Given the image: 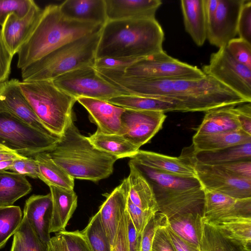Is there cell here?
I'll use <instances>...</instances> for the list:
<instances>
[{
	"instance_id": "cell-1",
	"label": "cell",
	"mask_w": 251,
	"mask_h": 251,
	"mask_svg": "<svg viewBox=\"0 0 251 251\" xmlns=\"http://www.w3.org/2000/svg\"><path fill=\"white\" fill-rule=\"evenodd\" d=\"M97 71L126 95L169 100L181 107L184 112H206L223 106L249 102L209 75L199 79H141L126 75L124 70Z\"/></svg>"
},
{
	"instance_id": "cell-2",
	"label": "cell",
	"mask_w": 251,
	"mask_h": 251,
	"mask_svg": "<svg viewBox=\"0 0 251 251\" xmlns=\"http://www.w3.org/2000/svg\"><path fill=\"white\" fill-rule=\"evenodd\" d=\"M164 40L155 18L107 21L100 29L95 59L145 57L163 51Z\"/></svg>"
},
{
	"instance_id": "cell-3",
	"label": "cell",
	"mask_w": 251,
	"mask_h": 251,
	"mask_svg": "<svg viewBox=\"0 0 251 251\" xmlns=\"http://www.w3.org/2000/svg\"><path fill=\"white\" fill-rule=\"evenodd\" d=\"M53 162L75 179L97 182L109 177L117 157L96 148L82 135L73 118L54 148L48 151Z\"/></svg>"
},
{
	"instance_id": "cell-4",
	"label": "cell",
	"mask_w": 251,
	"mask_h": 251,
	"mask_svg": "<svg viewBox=\"0 0 251 251\" xmlns=\"http://www.w3.org/2000/svg\"><path fill=\"white\" fill-rule=\"evenodd\" d=\"M100 25L70 20L61 13L59 5L50 4L42 10L32 33L18 52L21 70L54 50L100 30Z\"/></svg>"
},
{
	"instance_id": "cell-5",
	"label": "cell",
	"mask_w": 251,
	"mask_h": 251,
	"mask_svg": "<svg viewBox=\"0 0 251 251\" xmlns=\"http://www.w3.org/2000/svg\"><path fill=\"white\" fill-rule=\"evenodd\" d=\"M129 162L150 184L159 212L168 220L186 213L199 214L203 217L205 190L197 176H179L158 171L130 158Z\"/></svg>"
},
{
	"instance_id": "cell-6",
	"label": "cell",
	"mask_w": 251,
	"mask_h": 251,
	"mask_svg": "<svg viewBox=\"0 0 251 251\" xmlns=\"http://www.w3.org/2000/svg\"><path fill=\"white\" fill-rule=\"evenodd\" d=\"M101 28L54 50L21 69L22 81L52 80L74 70L93 66Z\"/></svg>"
},
{
	"instance_id": "cell-7",
	"label": "cell",
	"mask_w": 251,
	"mask_h": 251,
	"mask_svg": "<svg viewBox=\"0 0 251 251\" xmlns=\"http://www.w3.org/2000/svg\"><path fill=\"white\" fill-rule=\"evenodd\" d=\"M21 91L43 125L60 137L73 118L76 99L57 87L52 80L19 81Z\"/></svg>"
},
{
	"instance_id": "cell-8",
	"label": "cell",
	"mask_w": 251,
	"mask_h": 251,
	"mask_svg": "<svg viewBox=\"0 0 251 251\" xmlns=\"http://www.w3.org/2000/svg\"><path fill=\"white\" fill-rule=\"evenodd\" d=\"M60 137L30 127L10 112L0 108V145L26 157L49 151Z\"/></svg>"
},
{
	"instance_id": "cell-9",
	"label": "cell",
	"mask_w": 251,
	"mask_h": 251,
	"mask_svg": "<svg viewBox=\"0 0 251 251\" xmlns=\"http://www.w3.org/2000/svg\"><path fill=\"white\" fill-rule=\"evenodd\" d=\"M123 72L141 79H199L206 76L197 67L172 57L164 50L138 59Z\"/></svg>"
},
{
	"instance_id": "cell-10",
	"label": "cell",
	"mask_w": 251,
	"mask_h": 251,
	"mask_svg": "<svg viewBox=\"0 0 251 251\" xmlns=\"http://www.w3.org/2000/svg\"><path fill=\"white\" fill-rule=\"evenodd\" d=\"M52 81L57 87L75 99L85 97L107 100L126 95L102 77L93 66L74 70Z\"/></svg>"
},
{
	"instance_id": "cell-11",
	"label": "cell",
	"mask_w": 251,
	"mask_h": 251,
	"mask_svg": "<svg viewBox=\"0 0 251 251\" xmlns=\"http://www.w3.org/2000/svg\"><path fill=\"white\" fill-rule=\"evenodd\" d=\"M201 70L251 102V69L237 61L226 46L212 53L209 63Z\"/></svg>"
},
{
	"instance_id": "cell-12",
	"label": "cell",
	"mask_w": 251,
	"mask_h": 251,
	"mask_svg": "<svg viewBox=\"0 0 251 251\" xmlns=\"http://www.w3.org/2000/svg\"><path fill=\"white\" fill-rule=\"evenodd\" d=\"M166 117L160 111L125 109L118 134L139 149L162 128Z\"/></svg>"
},
{
	"instance_id": "cell-13",
	"label": "cell",
	"mask_w": 251,
	"mask_h": 251,
	"mask_svg": "<svg viewBox=\"0 0 251 251\" xmlns=\"http://www.w3.org/2000/svg\"><path fill=\"white\" fill-rule=\"evenodd\" d=\"M179 157L193 166L205 190L217 191L237 199L251 198V179L237 178L214 166Z\"/></svg>"
},
{
	"instance_id": "cell-14",
	"label": "cell",
	"mask_w": 251,
	"mask_h": 251,
	"mask_svg": "<svg viewBox=\"0 0 251 251\" xmlns=\"http://www.w3.org/2000/svg\"><path fill=\"white\" fill-rule=\"evenodd\" d=\"M244 0H219L213 18L207 23V38L219 49L237 35V24Z\"/></svg>"
},
{
	"instance_id": "cell-15",
	"label": "cell",
	"mask_w": 251,
	"mask_h": 251,
	"mask_svg": "<svg viewBox=\"0 0 251 251\" xmlns=\"http://www.w3.org/2000/svg\"><path fill=\"white\" fill-rule=\"evenodd\" d=\"M19 81L11 79L0 83V108L12 114L33 128L55 135L43 125L34 112L21 91Z\"/></svg>"
},
{
	"instance_id": "cell-16",
	"label": "cell",
	"mask_w": 251,
	"mask_h": 251,
	"mask_svg": "<svg viewBox=\"0 0 251 251\" xmlns=\"http://www.w3.org/2000/svg\"><path fill=\"white\" fill-rule=\"evenodd\" d=\"M203 218L207 222L233 218H251V198L237 199L205 190Z\"/></svg>"
},
{
	"instance_id": "cell-17",
	"label": "cell",
	"mask_w": 251,
	"mask_h": 251,
	"mask_svg": "<svg viewBox=\"0 0 251 251\" xmlns=\"http://www.w3.org/2000/svg\"><path fill=\"white\" fill-rule=\"evenodd\" d=\"M42 13V10L34 2L24 17L11 13L6 18L0 31L4 43L13 56L30 36Z\"/></svg>"
},
{
	"instance_id": "cell-18",
	"label": "cell",
	"mask_w": 251,
	"mask_h": 251,
	"mask_svg": "<svg viewBox=\"0 0 251 251\" xmlns=\"http://www.w3.org/2000/svg\"><path fill=\"white\" fill-rule=\"evenodd\" d=\"M104 195L106 199L98 212L103 228L112 245L119 224L126 210L128 188L126 178L110 193Z\"/></svg>"
},
{
	"instance_id": "cell-19",
	"label": "cell",
	"mask_w": 251,
	"mask_h": 251,
	"mask_svg": "<svg viewBox=\"0 0 251 251\" xmlns=\"http://www.w3.org/2000/svg\"><path fill=\"white\" fill-rule=\"evenodd\" d=\"M76 100L87 110L91 122L97 125V130L107 134H119L125 108L94 98L79 97Z\"/></svg>"
},
{
	"instance_id": "cell-20",
	"label": "cell",
	"mask_w": 251,
	"mask_h": 251,
	"mask_svg": "<svg viewBox=\"0 0 251 251\" xmlns=\"http://www.w3.org/2000/svg\"><path fill=\"white\" fill-rule=\"evenodd\" d=\"M52 215L50 193L33 195L25 201L24 216L39 239L48 245L50 240V227Z\"/></svg>"
},
{
	"instance_id": "cell-21",
	"label": "cell",
	"mask_w": 251,
	"mask_h": 251,
	"mask_svg": "<svg viewBox=\"0 0 251 251\" xmlns=\"http://www.w3.org/2000/svg\"><path fill=\"white\" fill-rule=\"evenodd\" d=\"M107 21L152 19L162 4L160 0H104Z\"/></svg>"
},
{
	"instance_id": "cell-22",
	"label": "cell",
	"mask_w": 251,
	"mask_h": 251,
	"mask_svg": "<svg viewBox=\"0 0 251 251\" xmlns=\"http://www.w3.org/2000/svg\"><path fill=\"white\" fill-rule=\"evenodd\" d=\"M52 200L50 233L66 230L68 222L77 207V196L74 189L49 186Z\"/></svg>"
},
{
	"instance_id": "cell-23",
	"label": "cell",
	"mask_w": 251,
	"mask_h": 251,
	"mask_svg": "<svg viewBox=\"0 0 251 251\" xmlns=\"http://www.w3.org/2000/svg\"><path fill=\"white\" fill-rule=\"evenodd\" d=\"M179 156L211 166L251 160V142L212 151L195 152L189 147L183 149Z\"/></svg>"
},
{
	"instance_id": "cell-24",
	"label": "cell",
	"mask_w": 251,
	"mask_h": 251,
	"mask_svg": "<svg viewBox=\"0 0 251 251\" xmlns=\"http://www.w3.org/2000/svg\"><path fill=\"white\" fill-rule=\"evenodd\" d=\"M130 158L145 166L165 173L181 177H196L193 166L179 157H171L139 150Z\"/></svg>"
},
{
	"instance_id": "cell-25",
	"label": "cell",
	"mask_w": 251,
	"mask_h": 251,
	"mask_svg": "<svg viewBox=\"0 0 251 251\" xmlns=\"http://www.w3.org/2000/svg\"><path fill=\"white\" fill-rule=\"evenodd\" d=\"M58 5L67 19L101 25L107 22L104 0H66Z\"/></svg>"
},
{
	"instance_id": "cell-26",
	"label": "cell",
	"mask_w": 251,
	"mask_h": 251,
	"mask_svg": "<svg viewBox=\"0 0 251 251\" xmlns=\"http://www.w3.org/2000/svg\"><path fill=\"white\" fill-rule=\"evenodd\" d=\"M234 106H223L206 111L202 122L196 129L195 135H209L241 130Z\"/></svg>"
},
{
	"instance_id": "cell-27",
	"label": "cell",
	"mask_w": 251,
	"mask_h": 251,
	"mask_svg": "<svg viewBox=\"0 0 251 251\" xmlns=\"http://www.w3.org/2000/svg\"><path fill=\"white\" fill-rule=\"evenodd\" d=\"M180 3L185 29L194 43L202 46L207 38L204 0H182Z\"/></svg>"
},
{
	"instance_id": "cell-28",
	"label": "cell",
	"mask_w": 251,
	"mask_h": 251,
	"mask_svg": "<svg viewBox=\"0 0 251 251\" xmlns=\"http://www.w3.org/2000/svg\"><path fill=\"white\" fill-rule=\"evenodd\" d=\"M130 172L126 178L128 197L136 206L144 211L159 212L152 188L142 174L129 162Z\"/></svg>"
},
{
	"instance_id": "cell-29",
	"label": "cell",
	"mask_w": 251,
	"mask_h": 251,
	"mask_svg": "<svg viewBox=\"0 0 251 251\" xmlns=\"http://www.w3.org/2000/svg\"><path fill=\"white\" fill-rule=\"evenodd\" d=\"M251 142V135L242 130L204 135L193 136L190 146L195 152L212 151Z\"/></svg>"
},
{
	"instance_id": "cell-30",
	"label": "cell",
	"mask_w": 251,
	"mask_h": 251,
	"mask_svg": "<svg viewBox=\"0 0 251 251\" xmlns=\"http://www.w3.org/2000/svg\"><path fill=\"white\" fill-rule=\"evenodd\" d=\"M107 102L125 109L160 111L184 112L183 109L174 102L161 99L122 95L114 97Z\"/></svg>"
},
{
	"instance_id": "cell-31",
	"label": "cell",
	"mask_w": 251,
	"mask_h": 251,
	"mask_svg": "<svg viewBox=\"0 0 251 251\" xmlns=\"http://www.w3.org/2000/svg\"><path fill=\"white\" fill-rule=\"evenodd\" d=\"M31 189L25 176L13 172L0 171V206L13 205Z\"/></svg>"
},
{
	"instance_id": "cell-32",
	"label": "cell",
	"mask_w": 251,
	"mask_h": 251,
	"mask_svg": "<svg viewBox=\"0 0 251 251\" xmlns=\"http://www.w3.org/2000/svg\"><path fill=\"white\" fill-rule=\"evenodd\" d=\"M87 138L96 148L116 156L118 159L130 158L139 150L119 134H107L97 130Z\"/></svg>"
},
{
	"instance_id": "cell-33",
	"label": "cell",
	"mask_w": 251,
	"mask_h": 251,
	"mask_svg": "<svg viewBox=\"0 0 251 251\" xmlns=\"http://www.w3.org/2000/svg\"><path fill=\"white\" fill-rule=\"evenodd\" d=\"M32 157L38 164V178L48 186L74 189V179L53 162L47 151L38 153Z\"/></svg>"
},
{
	"instance_id": "cell-34",
	"label": "cell",
	"mask_w": 251,
	"mask_h": 251,
	"mask_svg": "<svg viewBox=\"0 0 251 251\" xmlns=\"http://www.w3.org/2000/svg\"><path fill=\"white\" fill-rule=\"evenodd\" d=\"M202 218L199 214L186 213L168 220V226L181 239L201 250Z\"/></svg>"
},
{
	"instance_id": "cell-35",
	"label": "cell",
	"mask_w": 251,
	"mask_h": 251,
	"mask_svg": "<svg viewBox=\"0 0 251 251\" xmlns=\"http://www.w3.org/2000/svg\"><path fill=\"white\" fill-rule=\"evenodd\" d=\"M201 251H251L242 244L224 235L202 218Z\"/></svg>"
},
{
	"instance_id": "cell-36",
	"label": "cell",
	"mask_w": 251,
	"mask_h": 251,
	"mask_svg": "<svg viewBox=\"0 0 251 251\" xmlns=\"http://www.w3.org/2000/svg\"><path fill=\"white\" fill-rule=\"evenodd\" d=\"M208 223L227 237L251 250V218H228Z\"/></svg>"
},
{
	"instance_id": "cell-37",
	"label": "cell",
	"mask_w": 251,
	"mask_h": 251,
	"mask_svg": "<svg viewBox=\"0 0 251 251\" xmlns=\"http://www.w3.org/2000/svg\"><path fill=\"white\" fill-rule=\"evenodd\" d=\"M13 235L11 251H48V245L39 239L24 216Z\"/></svg>"
},
{
	"instance_id": "cell-38",
	"label": "cell",
	"mask_w": 251,
	"mask_h": 251,
	"mask_svg": "<svg viewBox=\"0 0 251 251\" xmlns=\"http://www.w3.org/2000/svg\"><path fill=\"white\" fill-rule=\"evenodd\" d=\"M81 232L93 251H112V245L103 228L98 211L90 218L88 225Z\"/></svg>"
},
{
	"instance_id": "cell-39",
	"label": "cell",
	"mask_w": 251,
	"mask_h": 251,
	"mask_svg": "<svg viewBox=\"0 0 251 251\" xmlns=\"http://www.w3.org/2000/svg\"><path fill=\"white\" fill-rule=\"evenodd\" d=\"M23 217L18 206H0V248L15 234L21 225Z\"/></svg>"
},
{
	"instance_id": "cell-40",
	"label": "cell",
	"mask_w": 251,
	"mask_h": 251,
	"mask_svg": "<svg viewBox=\"0 0 251 251\" xmlns=\"http://www.w3.org/2000/svg\"><path fill=\"white\" fill-rule=\"evenodd\" d=\"M34 2L33 0H0V25L11 13L20 18L25 16Z\"/></svg>"
},
{
	"instance_id": "cell-41",
	"label": "cell",
	"mask_w": 251,
	"mask_h": 251,
	"mask_svg": "<svg viewBox=\"0 0 251 251\" xmlns=\"http://www.w3.org/2000/svg\"><path fill=\"white\" fill-rule=\"evenodd\" d=\"M168 221L167 218L159 212L151 216L141 233L140 251H151L157 228L166 224Z\"/></svg>"
},
{
	"instance_id": "cell-42",
	"label": "cell",
	"mask_w": 251,
	"mask_h": 251,
	"mask_svg": "<svg viewBox=\"0 0 251 251\" xmlns=\"http://www.w3.org/2000/svg\"><path fill=\"white\" fill-rule=\"evenodd\" d=\"M226 47L239 62L251 69V44L240 38L230 40Z\"/></svg>"
},
{
	"instance_id": "cell-43",
	"label": "cell",
	"mask_w": 251,
	"mask_h": 251,
	"mask_svg": "<svg viewBox=\"0 0 251 251\" xmlns=\"http://www.w3.org/2000/svg\"><path fill=\"white\" fill-rule=\"evenodd\" d=\"M239 38L251 44V0H244L237 24Z\"/></svg>"
},
{
	"instance_id": "cell-44",
	"label": "cell",
	"mask_w": 251,
	"mask_h": 251,
	"mask_svg": "<svg viewBox=\"0 0 251 251\" xmlns=\"http://www.w3.org/2000/svg\"><path fill=\"white\" fill-rule=\"evenodd\" d=\"M126 209L137 233L141 234L150 218L155 213L141 209L134 204L128 197Z\"/></svg>"
},
{
	"instance_id": "cell-45",
	"label": "cell",
	"mask_w": 251,
	"mask_h": 251,
	"mask_svg": "<svg viewBox=\"0 0 251 251\" xmlns=\"http://www.w3.org/2000/svg\"><path fill=\"white\" fill-rule=\"evenodd\" d=\"M213 166L236 177L251 179V160L238 161Z\"/></svg>"
},
{
	"instance_id": "cell-46",
	"label": "cell",
	"mask_w": 251,
	"mask_h": 251,
	"mask_svg": "<svg viewBox=\"0 0 251 251\" xmlns=\"http://www.w3.org/2000/svg\"><path fill=\"white\" fill-rule=\"evenodd\" d=\"M60 234L69 251H93L85 237L79 230L58 232Z\"/></svg>"
},
{
	"instance_id": "cell-47",
	"label": "cell",
	"mask_w": 251,
	"mask_h": 251,
	"mask_svg": "<svg viewBox=\"0 0 251 251\" xmlns=\"http://www.w3.org/2000/svg\"><path fill=\"white\" fill-rule=\"evenodd\" d=\"M140 58L104 57L95 59L93 67L96 69L125 70Z\"/></svg>"
},
{
	"instance_id": "cell-48",
	"label": "cell",
	"mask_w": 251,
	"mask_h": 251,
	"mask_svg": "<svg viewBox=\"0 0 251 251\" xmlns=\"http://www.w3.org/2000/svg\"><path fill=\"white\" fill-rule=\"evenodd\" d=\"M10 170L14 173L25 176H28L33 178H38V164L32 156L14 160Z\"/></svg>"
},
{
	"instance_id": "cell-49",
	"label": "cell",
	"mask_w": 251,
	"mask_h": 251,
	"mask_svg": "<svg viewBox=\"0 0 251 251\" xmlns=\"http://www.w3.org/2000/svg\"><path fill=\"white\" fill-rule=\"evenodd\" d=\"M167 223L157 228L151 251H175L166 228Z\"/></svg>"
},
{
	"instance_id": "cell-50",
	"label": "cell",
	"mask_w": 251,
	"mask_h": 251,
	"mask_svg": "<svg viewBox=\"0 0 251 251\" xmlns=\"http://www.w3.org/2000/svg\"><path fill=\"white\" fill-rule=\"evenodd\" d=\"M127 209L118 226L112 245V251H129L127 238Z\"/></svg>"
},
{
	"instance_id": "cell-51",
	"label": "cell",
	"mask_w": 251,
	"mask_h": 251,
	"mask_svg": "<svg viewBox=\"0 0 251 251\" xmlns=\"http://www.w3.org/2000/svg\"><path fill=\"white\" fill-rule=\"evenodd\" d=\"M13 57L4 43L0 29V83L8 80Z\"/></svg>"
},
{
	"instance_id": "cell-52",
	"label": "cell",
	"mask_w": 251,
	"mask_h": 251,
	"mask_svg": "<svg viewBox=\"0 0 251 251\" xmlns=\"http://www.w3.org/2000/svg\"><path fill=\"white\" fill-rule=\"evenodd\" d=\"M234 106V111L242 130L251 135V104L247 102Z\"/></svg>"
},
{
	"instance_id": "cell-53",
	"label": "cell",
	"mask_w": 251,
	"mask_h": 251,
	"mask_svg": "<svg viewBox=\"0 0 251 251\" xmlns=\"http://www.w3.org/2000/svg\"><path fill=\"white\" fill-rule=\"evenodd\" d=\"M127 219V238L129 251H140L141 234L137 233L128 212Z\"/></svg>"
},
{
	"instance_id": "cell-54",
	"label": "cell",
	"mask_w": 251,
	"mask_h": 251,
	"mask_svg": "<svg viewBox=\"0 0 251 251\" xmlns=\"http://www.w3.org/2000/svg\"><path fill=\"white\" fill-rule=\"evenodd\" d=\"M166 228L175 251H201L195 246L188 243L177 235L169 227L168 223L166 225Z\"/></svg>"
},
{
	"instance_id": "cell-55",
	"label": "cell",
	"mask_w": 251,
	"mask_h": 251,
	"mask_svg": "<svg viewBox=\"0 0 251 251\" xmlns=\"http://www.w3.org/2000/svg\"><path fill=\"white\" fill-rule=\"evenodd\" d=\"M50 244L54 251H69L67 244L59 233L50 238Z\"/></svg>"
},
{
	"instance_id": "cell-56",
	"label": "cell",
	"mask_w": 251,
	"mask_h": 251,
	"mask_svg": "<svg viewBox=\"0 0 251 251\" xmlns=\"http://www.w3.org/2000/svg\"><path fill=\"white\" fill-rule=\"evenodd\" d=\"M219 0H204V10L207 20V24L215 14L217 9Z\"/></svg>"
},
{
	"instance_id": "cell-57",
	"label": "cell",
	"mask_w": 251,
	"mask_h": 251,
	"mask_svg": "<svg viewBox=\"0 0 251 251\" xmlns=\"http://www.w3.org/2000/svg\"><path fill=\"white\" fill-rule=\"evenodd\" d=\"M26 157V156L21 155L12 150L0 152V161L15 160L24 159Z\"/></svg>"
},
{
	"instance_id": "cell-58",
	"label": "cell",
	"mask_w": 251,
	"mask_h": 251,
	"mask_svg": "<svg viewBox=\"0 0 251 251\" xmlns=\"http://www.w3.org/2000/svg\"><path fill=\"white\" fill-rule=\"evenodd\" d=\"M14 160L0 161V171L10 170L13 165Z\"/></svg>"
},
{
	"instance_id": "cell-59",
	"label": "cell",
	"mask_w": 251,
	"mask_h": 251,
	"mask_svg": "<svg viewBox=\"0 0 251 251\" xmlns=\"http://www.w3.org/2000/svg\"><path fill=\"white\" fill-rule=\"evenodd\" d=\"M11 149H10L9 148H7V147H6L5 146L0 145V152L7 151H9Z\"/></svg>"
},
{
	"instance_id": "cell-60",
	"label": "cell",
	"mask_w": 251,
	"mask_h": 251,
	"mask_svg": "<svg viewBox=\"0 0 251 251\" xmlns=\"http://www.w3.org/2000/svg\"><path fill=\"white\" fill-rule=\"evenodd\" d=\"M48 251H54L50 243L48 245Z\"/></svg>"
}]
</instances>
